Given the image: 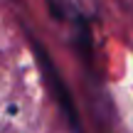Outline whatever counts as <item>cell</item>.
<instances>
[{
    "mask_svg": "<svg viewBox=\"0 0 133 133\" xmlns=\"http://www.w3.org/2000/svg\"><path fill=\"white\" fill-rule=\"evenodd\" d=\"M47 3L54 17L76 30H86L96 15L94 0H47Z\"/></svg>",
    "mask_w": 133,
    "mask_h": 133,
    "instance_id": "obj_1",
    "label": "cell"
}]
</instances>
